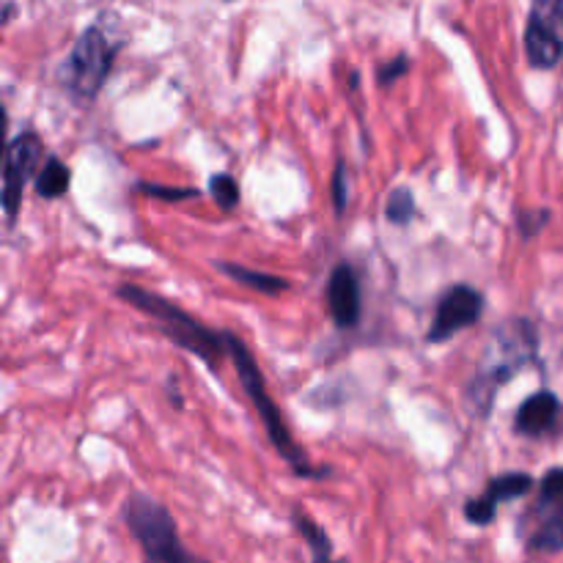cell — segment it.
<instances>
[{"label": "cell", "instance_id": "6da1fadb", "mask_svg": "<svg viewBox=\"0 0 563 563\" xmlns=\"http://www.w3.org/2000/svg\"><path fill=\"white\" fill-rule=\"evenodd\" d=\"M537 355V333L533 324L526 319H515L509 324H500L489 339L487 352H484V363L473 383L467 385V405L476 410L478 418H487L493 410V401L498 396L500 385L517 377L520 368Z\"/></svg>", "mask_w": 563, "mask_h": 563}, {"label": "cell", "instance_id": "7a4b0ae2", "mask_svg": "<svg viewBox=\"0 0 563 563\" xmlns=\"http://www.w3.org/2000/svg\"><path fill=\"white\" fill-rule=\"evenodd\" d=\"M115 295L121 300L130 302L132 308H137L141 313H146L152 322H157V330L168 341H174L176 346L187 350L190 355H196L198 361L207 363L212 372H218L223 355H229V344H225V333H214L207 324L198 322L196 317L179 308L176 302L165 300L163 295H154V291L143 289L135 284H121L115 289Z\"/></svg>", "mask_w": 563, "mask_h": 563}, {"label": "cell", "instance_id": "3957f363", "mask_svg": "<svg viewBox=\"0 0 563 563\" xmlns=\"http://www.w3.org/2000/svg\"><path fill=\"white\" fill-rule=\"evenodd\" d=\"M225 344H229V357L234 361L242 388H245L247 399H251L253 407H256L258 418H262L264 429H267V438H269V443L275 445V451H278V454L289 462L291 471H295L297 476H302V478L328 476V467H324V471H313L311 462H308V456H306V451L295 443L289 427H286L284 418H280V410L275 407V401L269 399L264 374L258 372L256 361H253V355H251V350L245 346V341L234 333H225Z\"/></svg>", "mask_w": 563, "mask_h": 563}, {"label": "cell", "instance_id": "277c9868", "mask_svg": "<svg viewBox=\"0 0 563 563\" xmlns=\"http://www.w3.org/2000/svg\"><path fill=\"white\" fill-rule=\"evenodd\" d=\"M115 49L119 44L108 36L99 25L86 27L80 38L71 47L69 58L60 66V80L64 88L77 99V102H93L113 69Z\"/></svg>", "mask_w": 563, "mask_h": 563}, {"label": "cell", "instance_id": "5b68a950", "mask_svg": "<svg viewBox=\"0 0 563 563\" xmlns=\"http://www.w3.org/2000/svg\"><path fill=\"white\" fill-rule=\"evenodd\" d=\"M124 520L148 563H165L181 548L170 511L148 495H130L124 506Z\"/></svg>", "mask_w": 563, "mask_h": 563}, {"label": "cell", "instance_id": "8992f818", "mask_svg": "<svg viewBox=\"0 0 563 563\" xmlns=\"http://www.w3.org/2000/svg\"><path fill=\"white\" fill-rule=\"evenodd\" d=\"M42 141L36 132H20L14 141L5 148L3 163V190H0V203H3V214L9 223H14L16 212L22 203V190L36 174L38 159H42Z\"/></svg>", "mask_w": 563, "mask_h": 563}, {"label": "cell", "instance_id": "52a82bcc", "mask_svg": "<svg viewBox=\"0 0 563 563\" xmlns=\"http://www.w3.org/2000/svg\"><path fill=\"white\" fill-rule=\"evenodd\" d=\"M526 53L537 69H550L563 55L561 0H533L526 31Z\"/></svg>", "mask_w": 563, "mask_h": 563}, {"label": "cell", "instance_id": "ba28073f", "mask_svg": "<svg viewBox=\"0 0 563 563\" xmlns=\"http://www.w3.org/2000/svg\"><path fill=\"white\" fill-rule=\"evenodd\" d=\"M484 313V295L467 284H454L451 289L443 291L438 308H434V319L429 324L427 341L429 344H443V341L454 339L465 328L476 324Z\"/></svg>", "mask_w": 563, "mask_h": 563}, {"label": "cell", "instance_id": "9c48e42d", "mask_svg": "<svg viewBox=\"0 0 563 563\" xmlns=\"http://www.w3.org/2000/svg\"><path fill=\"white\" fill-rule=\"evenodd\" d=\"M328 308L333 322L341 330H350L361 322V280L352 264H339L328 280Z\"/></svg>", "mask_w": 563, "mask_h": 563}, {"label": "cell", "instance_id": "30bf717a", "mask_svg": "<svg viewBox=\"0 0 563 563\" xmlns=\"http://www.w3.org/2000/svg\"><path fill=\"white\" fill-rule=\"evenodd\" d=\"M528 548L537 553H561L563 550V493H539V504L531 511Z\"/></svg>", "mask_w": 563, "mask_h": 563}, {"label": "cell", "instance_id": "8fae6325", "mask_svg": "<svg viewBox=\"0 0 563 563\" xmlns=\"http://www.w3.org/2000/svg\"><path fill=\"white\" fill-rule=\"evenodd\" d=\"M561 421V401L553 390H539L531 399L520 405L515 416V429L526 438H539V434L553 432L555 423Z\"/></svg>", "mask_w": 563, "mask_h": 563}, {"label": "cell", "instance_id": "7c38bea8", "mask_svg": "<svg viewBox=\"0 0 563 563\" xmlns=\"http://www.w3.org/2000/svg\"><path fill=\"white\" fill-rule=\"evenodd\" d=\"M214 267H218L223 275H229L231 280H236L240 286L256 289L262 291V295H280V291L289 289V280L286 278H278V275H269V273H258V269H247L242 267V264L214 262Z\"/></svg>", "mask_w": 563, "mask_h": 563}, {"label": "cell", "instance_id": "4fadbf2b", "mask_svg": "<svg viewBox=\"0 0 563 563\" xmlns=\"http://www.w3.org/2000/svg\"><path fill=\"white\" fill-rule=\"evenodd\" d=\"M71 185V170L69 165L60 163L58 157H47L44 168L38 170L36 179H33V187H36V196L47 198V201H55V198L64 196Z\"/></svg>", "mask_w": 563, "mask_h": 563}, {"label": "cell", "instance_id": "5bb4252c", "mask_svg": "<svg viewBox=\"0 0 563 563\" xmlns=\"http://www.w3.org/2000/svg\"><path fill=\"white\" fill-rule=\"evenodd\" d=\"M295 526H297V531L302 533V539L308 542V548H311L313 563H344V561L335 559L333 542H330L328 533H324L322 528L311 520V517L302 515V511H295Z\"/></svg>", "mask_w": 563, "mask_h": 563}, {"label": "cell", "instance_id": "9a60e30c", "mask_svg": "<svg viewBox=\"0 0 563 563\" xmlns=\"http://www.w3.org/2000/svg\"><path fill=\"white\" fill-rule=\"evenodd\" d=\"M531 487L533 478L528 476V473H506V476H495L493 482H489V489L484 493V498H487L489 504L498 506L500 500L522 498V495L531 493Z\"/></svg>", "mask_w": 563, "mask_h": 563}, {"label": "cell", "instance_id": "2e32d148", "mask_svg": "<svg viewBox=\"0 0 563 563\" xmlns=\"http://www.w3.org/2000/svg\"><path fill=\"white\" fill-rule=\"evenodd\" d=\"M416 212H418L416 198H412V192L407 190V187H399V190L390 192L388 203H385V218H388L390 223H394V225L412 223Z\"/></svg>", "mask_w": 563, "mask_h": 563}, {"label": "cell", "instance_id": "e0dca14e", "mask_svg": "<svg viewBox=\"0 0 563 563\" xmlns=\"http://www.w3.org/2000/svg\"><path fill=\"white\" fill-rule=\"evenodd\" d=\"M209 192H212L214 203H218L223 212H231V209H236V203H240V185H236L234 176L229 174H214L212 179H209Z\"/></svg>", "mask_w": 563, "mask_h": 563}, {"label": "cell", "instance_id": "ac0fdd59", "mask_svg": "<svg viewBox=\"0 0 563 563\" xmlns=\"http://www.w3.org/2000/svg\"><path fill=\"white\" fill-rule=\"evenodd\" d=\"M137 190L146 192L152 198H163V201H190V198L198 196V190L192 187H163V185H148V181H141Z\"/></svg>", "mask_w": 563, "mask_h": 563}, {"label": "cell", "instance_id": "d6986e66", "mask_svg": "<svg viewBox=\"0 0 563 563\" xmlns=\"http://www.w3.org/2000/svg\"><path fill=\"white\" fill-rule=\"evenodd\" d=\"M330 196H333L335 214H344L346 198H350V181H346L344 159H339V163H335V174H333V185H330Z\"/></svg>", "mask_w": 563, "mask_h": 563}, {"label": "cell", "instance_id": "ffe728a7", "mask_svg": "<svg viewBox=\"0 0 563 563\" xmlns=\"http://www.w3.org/2000/svg\"><path fill=\"white\" fill-rule=\"evenodd\" d=\"M495 511H498V506L489 504L484 495L482 498L467 500V506H465V517L473 522V526H489V522L495 520Z\"/></svg>", "mask_w": 563, "mask_h": 563}, {"label": "cell", "instance_id": "44dd1931", "mask_svg": "<svg viewBox=\"0 0 563 563\" xmlns=\"http://www.w3.org/2000/svg\"><path fill=\"white\" fill-rule=\"evenodd\" d=\"M410 69V64H407V58L405 55H399V58L396 60H390V64H385L383 69H379V82H383V86H390V82L394 80H399L401 75H405V71Z\"/></svg>", "mask_w": 563, "mask_h": 563}, {"label": "cell", "instance_id": "7402d4cb", "mask_svg": "<svg viewBox=\"0 0 563 563\" xmlns=\"http://www.w3.org/2000/svg\"><path fill=\"white\" fill-rule=\"evenodd\" d=\"M548 218H550L548 212H539V214H522V218H520V231H522V236H533V234H539V231H542V225L548 223Z\"/></svg>", "mask_w": 563, "mask_h": 563}, {"label": "cell", "instance_id": "603a6c76", "mask_svg": "<svg viewBox=\"0 0 563 563\" xmlns=\"http://www.w3.org/2000/svg\"><path fill=\"white\" fill-rule=\"evenodd\" d=\"M165 563H209V561H207V559H201V555H192L190 550L179 548V550H176V553L170 555V559L165 561Z\"/></svg>", "mask_w": 563, "mask_h": 563}]
</instances>
